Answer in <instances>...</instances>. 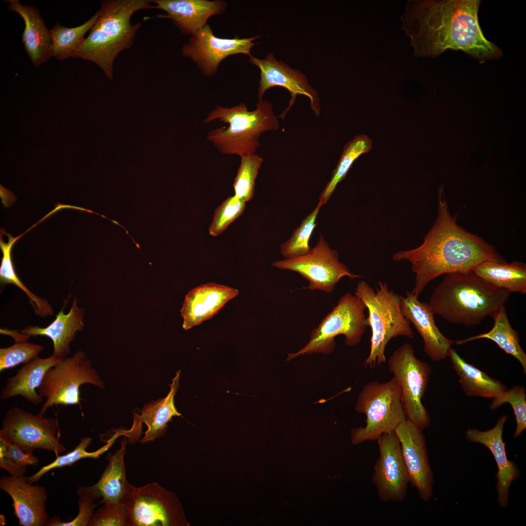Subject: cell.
I'll return each mask as SVG.
<instances>
[{
	"label": "cell",
	"instance_id": "obj_5",
	"mask_svg": "<svg viewBox=\"0 0 526 526\" xmlns=\"http://www.w3.org/2000/svg\"><path fill=\"white\" fill-rule=\"evenodd\" d=\"M216 120L228 126L209 131L207 139L221 153L240 157L255 154L260 146L259 139L262 134L279 128L272 104L263 99L259 100L256 109L252 111H248L244 103L231 108L218 105L208 113L203 122Z\"/></svg>",
	"mask_w": 526,
	"mask_h": 526
},
{
	"label": "cell",
	"instance_id": "obj_26",
	"mask_svg": "<svg viewBox=\"0 0 526 526\" xmlns=\"http://www.w3.org/2000/svg\"><path fill=\"white\" fill-rule=\"evenodd\" d=\"M65 305L48 326H29L21 330L22 334L29 337L42 336L49 338L53 343L52 355L60 358L70 354L71 343L75 338L76 333L84 326V310L78 307L76 298H74L70 310L67 314L63 311Z\"/></svg>",
	"mask_w": 526,
	"mask_h": 526
},
{
	"label": "cell",
	"instance_id": "obj_4",
	"mask_svg": "<svg viewBox=\"0 0 526 526\" xmlns=\"http://www.w3.org/2000/svg\"><path fill=\"white\" fill-rule=\"evenodd\" d=\"M149 0H105L101 2L98 18L72 57L91 61L112 80L113 64L121 52L130 49L141 23L132 24L137 11L154 8Z\"/></svg>",
	"mask_w": 526,
	"mask_h": 526
},
{
	"label": "cell",
	"instance_id": "obj_33",
	"mask_svg": "<svg viewBox=\"0 0 526 526\" xmlns=\"http://www.w3.org/2000/svg\"><path fill=\"white\" fill-rule=\"evenodd\" d=\"M98 16L96 13L87 21L77 27L69 28L57 23L50 30L52 55L58 60L72 57L79 47L86 33L91 29Z\"/></svg>",
	"mask_w": 526,
	"mask_h": 526
},
{
	"label": "cell",
	"instance_id": "obj_40",
	"mask_svg": "<svg viewBox=\"0 0 526 526\" xmlns=\"http://www.w3.org/2000/svg\"><path fill=\"white\" fill-rule=\"evenodd\" d=\"M89 526H132L127 505L118 503L103 504L90 519Z\"/></svg>",
	"mask_w": 526,
	"mask_h": 526
},
{
	"label": "cell",
	"instance_id": "obj_10",
	"mask_svg": "<svg viewBox=\"0 0 526 526\" xmlns=\"http://www.w3.org/2000/svg\"><path fill=\"white\" fill-rule=\"evenodd\" d=\"M388 367L400 389L401 399L407 419L422 430L431 423L422 399L431 374L429 365L415 355L412 345L404 343L392 354Z\"/></svg>",
	"mask_w": 526,
	"mask_h": 526
},
{
	"label": "cell",
	"instance_id": "obj_28",
	"mask_svg": "<svg viewBox=\"0 0 526 526\" xmlns=\"http://www.w3.org/2000/svg\"><path fill=\"white\" fill-rule=\"evenodd\" d=\"M448 357L459 377L462 388L467 395L493 399L507 390L501 382L466 361L454 349H450Z\"/></svg>",
	"mask_w": 526,
	"mask_h": 526
},
{
	"label": "cell",
	"instance_id": "obj_31",
	"mask_svg": "<svg viewBox=\"0 0 526 526\" xmlns=\"http://www.w3.org/2000/svg\"><path fill=\"white\" fill-rule=\"evenodd\" d=\"M4 233L8 238L7 243L3 241L1 235L0 237V249L2 258L0 265V282L3 287L11 283L16 285L22 290L29 299V303L33 306L35 313L41 317L51 316L54 314L53 307L45 299L37 296L31 292L20 280L17 275L11 256L12 248L16 242L21 237H14L10 233Z\"/></svg>",
	"mask_w": 526,
	"mask_h": 526
},
{
	"label": "cell",
	"instance_id": "obj_23",
	"mask_svg": "<svg viewBox=\"0 0 526 526\" xmlns=\"http://www.w3.org/2000/svg\"><path fill=\"white\" fill-rule=\"evenodd\" d=\"M238 294L237 289L214 282L192 289L187 294L181 309L183 328L188 330L211 319Z\"/></svg>",
	"mask_w": 526,
	"mask_h": 526
},
{
	"label": "cell",
	"instance_id": "obj_3",
	"mask_svg": "<svg viewBox=\"0 0 526 526\" xmlns=\"http://www.w3.org/2000/svg\"><path fill=\"white\" fill-rule=\"evenodd\" d=\"M509 293L476 275L472 270L445 274L428 303L433 313L448 321L466 326L493 317L505 306Z\"/></svg>",
	"mask_w": 526,
	"mask_h": 526
},
{
	"label": "cell",
	"instance_id": "obj_37",
	"mask_svg": "<svg viewBox=\"0 0 526 526\" xmlns=\"http://www.w3.org/2000/svg\"><path fill=\"white\" fill-rule=\"evenodd\" d=\"M42 346L25 340H17L11 346L0 349V372L23 365L38 357Z\"/></svg>",
	"mask_w": 526,
	"mask_h": 526
},
{
	"label": "cell",
	"instance_id": "obj_6",
	"mask_svg": "<svg viewBox=\"0 0 526 526\" xmlns=\"http://www.w3.org/2000/svg\"><path fill=\"white\" fill-rule=\"evenodd\" d=\"M355 295L361 300L368 311L371 337L365 365L373 368L386 362L385 348L390 340L399 336L413 338L414 333L402 312L400 296L389 290L386 282H378L375 291L366 281H360Z\"/></svg>",
	"mask_w": 526,
	"mask_h": 526
},
{
	"label": "cell",
	"instance_id": "obj_11",
	"mask_svg": "<svg viewBox=\"0 0 526 526\" xmlns=\"http://www.w3.org/2000/svg\"><path fill=\"white\" fill-rule=\"evenodd\" d=\"M272 265L299 273L309 282L306 289L326 293L333 292L342 277H348L350 279L361 277L351 272L339 261L338 252L330 247L321 234L316 245L308 254L275 261Z\"/></svg>",
	"mask_w": 526,
	"mask_h": 526
},
{
	"label": "cell",
	"instance_id": "obj_2",
	"mask_svg": "<svg viewBox=\"0 0 526 526\" xmlns=\"http://www.w3.org/2000/svg\"><path fill=\"white\" fill-rule=\"evenodd\" d=\"M393 259L411 263L415 275L411 293L417 297L430 282L442 275L472 270L486 261H504L491 245L456 224L442 185L438 188L436 219L423 243L414 249L395 253Z\"/></svg>",
	"mask_w": 526,
	"mask_h": 526
},
{
	"label": "cell",
	"instance_id": "obj_19",
	"mask_svg": "<svg viewBox=\"0 0 526 526\" xmlns=\"http://www.w3.org/2000/svg\"><path fill=\"white\" fill-rule=\"evenodd\" d=\"M180 371L176 373L170 385V390L167 395L163 398L146 404L143 407L140 415L133 413V423L131 429L128 431L118 430L120 436L128 437V442L134 443L142 433V424L145 423L147 430L140 443L154 442L156 438L165 435L168 423L174 416H182L178 412L174 404V396L179 388Z\"/></svg>",
	"mask_w": 526,
	"mask_h": 526
},
{
	"label": "cell",
	"instance_id": "obj_1",
	"mask_svg": "<svg viewBox=\"0 0 526 526\" xmlns=\"http://www.w3.org/2000/svg\"><path fill=\"white\" fill-rule=\"evenodd\" d=\"M480 0H423L407 2L401 17L414 54L435 57L462 51L482 64L498 59L501 48L484 36L479 23Z\"/></svg>",
	"mask_w": 526,
	"mask_h": 526
},
{
	"label": "cell",
	"instance_id": "obj_20",
	"mask_svg": "<svg viewBox=\"0 0 526 526\" xmlns=\"http://www.w3.org/2000/svg\"><path fill=\"white\" fill-rule=\"evenodd\" d=\"M400 307L404 317L421 336L424 351L433 361L445 359L454 341L445 337L435 324L434 314L428 303L421 302L411 292L400 296Z\"/></svg>",
	"mask_w": 526,
	"mask_h": 526
},
{
	"label": "cell",
	"instance_id": "obj_22",
	"mask_svg": "<svg viewBox=\"0 0 526 526\" xmlns=\"http://www.w3.org/2000/svg\"><path fill=\"white\" fill-rule=\"evenodd\" d=\"M507 419L506 415L500 417L495 426L486 431L470 429L466 432L467 439L474 443H481L487 447L493 454L498 468L496 475L498 502L506 507L508 502L509 487L514 480L520 477V472L516 463L508 460L503 440L504 425Z\"/></svg>",
	"mask_w": 526,
	"mask_h": 526
},
{
	"label": "cell",
	"instance_id": "obj_29",
	"mask_svg": "<svg viewBox=\"0 0 526 526\" xmlns=\"http://www.w3.org/2000/svg\"><path fill=\"white\" fill-rule=\"evenodd\" d=\"M472 271L480 278L509 293H526V265L522 262L486 261Z\"/></svg>",
	"mask_w": 526,
	"mask_h": 526
},
{
	"label": "cell",
	"instance_id": "obj_42",
	"mask_svg": "<svg viewBox=\"0 0 526 526\" xmlns=\"http://www.w3.org/2000/svg\"><path fill=\"white\" fill-rule=\"evenodd\" d=\"M8 442L0 436V467L7 470L10 475L21 477L24 476L27 467L19 465L13 461L8 452Z\"/></svg>",
	"mask_w": 526,
	"mask_h": 526
},
{
	"label": "cell",
	"instance_id": "obj_12",
	"mask_svg": "<svg viewBox=\"0 0 526 526\" xmlns=\"http://www.w3.org/2000/svg\"><path fill=\"white\" fill-rule=\"evenodd\" d=\"M37 415L15 406L9 410L2 420L0 436L19 446L24 451L33 453L36 449L53 451L57 456L66 449L56 435L59 431L57 419Z\"/></svg>",
	"mask_w": 526,
	"mask_h": 526
},
{
	"label": "cell",
	"instance_id": "obj_32",
	"mask_svg": "<svg viewBox=\"0 0 526 526\" xmlns=\"http://www.w3.org/2000/svg\"><path fill=\"white\" fill-rule=\"evenodd\" d=\"M372 145V140L365 134L357 135L345 144L331 178L319 196V203L323 205L327 202L338 184L346 177L355 161L362 154L368 152Z\"/></svg>",
	"mask_w": 526,
	"mask_h": 526
},
{
	"label": "cell",
	"instance_id": "obj_17",
	"mask_svg": "<svg viewBox=\"0 0 526 526\" xmlns=\"http://www.w3.org/2000/svg\"><path fill=\"white\" fill-rule=\"evenodd\" d=\"M128 443L126 437L121 441L120 448L113 453L108 452V465L99 480L90 486H79L77 489L79 497L94 501L102 499L98 504L118 503L128 505L135 487L127 480L124 457Z\"/></svg>",
	"mask_w": 526,
	"mask_h": 526
},
{
	"label": "cell",
	"instance_id": "obj_39",
	"mask_svg": "<svg viewBox=\"0 0 526 526\" xmlns=\"http://www.w3.org/2000/svg\"><path fill=\"white\" fill-rule=\"evenodd\" d=\"M246 202L235 195L228 197L215 209L209 227V233L213 236L222 234L227 227L244 211Z\"/></svg>",
	"mask_w": 526,
	"mask_h": 526
},
{
	"label": "cell",
	"instance_id": "obj_36",
	"mask_svg": "<svg viewBox=\"0 0 526 526\" xmlns=\"http://www.w3.org/2000/svg\"><path fill=\"white\" fill-rule=\"evenodd\" d=\"M263 162L257 154L241 157V162L233 187L235 196L246 202L253 197L255 180Z\"/></svg>",
	"mask_w": 526,
	"mask_h": 526
},
{
	"label": "cell",
	"instance_id": "obj_27",
	"mask_svg": "<svg viewBox=\"0 0 526 526\" xmlns=\"http://www.w3.org/2000/svg\"><path fill=\"white\" fill-rule=\"evenodd\" d=\"M61 359L52 355L46 358L38 357L24 364L15 376L7 379L1 390L0 400H6L21 395L32 404H40L43 398L37 393L36 389L41 385L47 371Z\"/></svg>",
	"mask_w": 526,
	"mask_h": 526
},
{
	"label": "cell",
	"instance_id": "obj_14",
	"mask_svg": "<svg viewBox=\"0 0 526 526\" xmlns=\"http://www.w3.org/2000/svg\"><path fill=\"white\" fill-rule=\"evenodd\" d=\"M249 61L260 70L258 89L259 100L262 99L264 93L273 87L285 88L290 93L291 98L288 106L277 116L278 118H284L299 94L309 98L314 114L318 117L320 116L321 104L319 93L309 83L305 74L299 70L292 68L282 60H277L272 53H268L264 59L250 56Z\"/></svg>",
	"mask_w": 526,
	"mask_h": 526
},
{
	"label": "cell",
	"instance_id": "obj_13",
	"mask_svg": "<svg viewBox=\"0 0 526 526\" xmlns=\"http://www.w3.org/2000/svg\"><path fill=\"white\" fill-rule=\"evenodd\" d=\"M379 456L372 476L379 500L383 502L400 503L405 499L409 474L399 440L394 432L384 433L377 440Z\"/></svg>",
	"mask_w": 526,
	"mask_h": 526
},
{
	"label": "cell",
	"instance_id": "obj_38",
	"mask_svg": "<svg viewBox=\"0 0 526 526\" xmlns=\"http://www.w3.org/2000/svg\"><path fill=\"white\" fill-rule=\"evenodd\" d=\"M509 403L513 408L516 426L514 438L520 436L526 428V389L521 386H515L507 390L499 396L493 398L490 405L494 410L504 404Z\"/></svg>",
	"mask_w": 526,
	"mask_h": 526
},
{
	"label": "cell",
	"instance_id": "obj_41",
	"mask_svg": "<svg viewBox=\"0 0 526 526\" xmlns=\"http://www.w3.org/2000/svg\"><path fill=\"white\" fill-rule=\"evenodd\" d=\"M79 511L77 515L69 522H61L59 517L54 516L47 524V526H86L94 514V509L96 506L94 501L79 497L78 500Z\"/></svg>",
	"mask_w": 526,
	"mask_h": 526
},
{
	"label": "cell",
	"instance_id": "obj_16",
	"mask_svg": "<svg viewBox=\"0 0 526 526\" xmlns=\"http://www.w3.org/2000/svg\"><path fill=\"white\" fill-rule=\"evenodd\" d=\"M394 432L400 442L410 483L421 499L429 501L432 495L434 479L423 430L406 419L397 427Z\"/></svg>",
	"mask_w": 526,
	"mask_h": 526
},
{
	"label": "cell",
	"instance_id": "obj_18",
	"mask_svg": "<svg viewBox=\"0 0 526 526\" xmlns=\"http://www.w3.org/2000/svg\"><path fill=\"white\" fill-rule=\"evenodd\" d=\"M0 488L12 499L14 514L20 526H46L49 516L46 510L47 492L44 487L28 484L24 476L10 475L0 478Z\"/></svg>",
	"mask_w": 526,
	"mask_h": 526
},
{
	"label": "cell",
	"instance_id": "obj_15",
	"mask_svg": "<svg viewBox=\"0 0 526 526\" xmlns=\"http://www.w3.org/2000/svg\"><path fill=\"white\" fill-rule=\"evenodd\" d=\"M259 37L219 38L206 24L183 46L182 54L195 62L204 74L210 75L216 72L219 63L228 56L241 53L250 56L251 48L255 44L252 41Z\"/></svg>",
	"mask_w": 526,
	"mask_h": 526
},
{
	"label": "cell",
	"instance_id": "obj_9",
	"mask_svg": "<svg viewBox=\"0 0 526 526\" xmlns=\"http://www.w3.org/2000/svg\"><path fill=\"white\" fill-rule=\"evenodd\" d=\"M86 383L105 387L85 353L78 350L61 358L47 371L38 388L39 394L46 398L40 412L44 414L48 408L59 405L81 406L80 388Z\"/></svg>",
	"mask_w": 526,
	"mask_h": 526
},
{
	"label": "cell",
	"instance_id": "obj_35",
	"mask_svg": "<svg viewBox=\"0 0 526 526\" xmlns=\"http://www.w3.org/2000/svg\"><path fill=\"white\" fill-rule=\"evenodd\" d=\"M322 205L318 203L316 207L302 220L290 238L280 245L281 253L285 259L301 256L311 250L309 240L317 226V216Z\"/></svg>",
	"mask_w": 526,
	"mask_h": 526
},
{
	"label": "cell",
	"instance_id": "obj_25",
	"mask_svg": "<svg viewBox=\"0 0 526 526\" xmlns=\"http://www.w3.org/2000/svg\"><path fill=\"white\" fill-rule=\"evenodd\" d=\"M9 10L18 14L24 22L22 41L33 65L38 67L53 56L50 30L35 6L21 4L18 0H7Z\"/></svg>",
	"mask_w": 526,
	"mask_h": 526
},
{
	"label": "cell",
	"instance_id": "obj_8",
	"mask_svg": "<svg viewBox=\"0 0 526 526\" xmlns=\"http://www.w3.org/2000/svg\"><path fill=\"white\" fill-rule=\"evenodd\" d=\"M366 306L361 300L349 292L338 300L334 307L311 334L310 340L299 351L289 354L287 360L313 353L329 354L335 349V338L343 335L349 346L358 344L366 328L369 326L365 311Z\"/></svg>",
	"mask_w": 526,
	"mask_h": 526
},
{
	"label": "cell",
	"instance_id": "obj_7",
	"mask_svg": "<svg viewBox=\"0 0 526 526\" xmlns=\"http://www.w3.org/2000/svg\"><path fill=\"white\" fill-rule=\"evenodd\" d=\"M355 410L364 414L366 420L365 426L352 430L354 445L377 440L381 435L394 432L407 419L400 387L394 377L385 382L366 384L358 395Z\"/></svg>",
	"mask_w": 526,
	"mask_h": 526
},
{
	"label": "cell",
	"instance_id": "obj_43",
	"mask_svg": "<svg viewBox=\"0 0 526 526\" xmlns=\"http://www.w3.org/2000/svg\"><path fill=\"white\" fill-rule=\"evenodd\" d=\"M7 450L10 457L16 464L21 466H38L39 462L38 458L33 453L24 451L18 445L8 441Z\"/></svg>",
	"mask_w": 526,
	"mask_h": 526
},
{
	"label": "cell",
	"instance_id": "obj_34",
	"mask_svg": "<svg viewBox=\"0 0 526 526\" xmlns=\"http://www.w3.org/2000/svg\"><path fill=\"white\" fill-rule=\"evenodd\" d=\"M119 436L118 433L116 432V433L108 441L106 445L93 452L86 451V449L92 442V438L90 437L81 438L79 443L74 450L65 455L56 456L55 460L42 467L34 475L26 476L27 482L32 485L34 483L38 482L44 474L51 470L65 466H72L74 463L81 459L99 458L101 455L105 452L112 446Z\"/></svg>",
	"mask_w": 526,
	"mask_h": 526
},
{
	"label": "cell",
	"instance_id": "obj_21",
	"mask_svg": "<svg viewBox=\"0 0 526 526\" xmlns=\"http://www.w3.org/2000/svg\"><path fill=\"white\" fill-rule=\"evenodd\" d=\"M171 494L155 482L135 488L129 503L132 526H167L173 521Z\"/></svg>",
	"mask_w": 526,
	"mask_h": 526
},
{
	"label": "cell",
	"instance_id": "obj_24",
	"mask_svg": "<svg viewBox=\"0 0 526 526\" xmlns=\"http://www.w3.org/2000/svg\"><path fill=\"white\" fill-rule=\"evenodd\" d=\"M154 8L165 11L162 17L170 19L183 33L195 35L208 19L221 14L225 8L222 1L206 0H154Z\"/></svg>",
	"mask_w": 526,
	"mask_h": 526
},
{
	"label": "cell",
	"instance_id": "obj_30",
	"mask_svg": "<svg viewBox=\"0 0 526 526\" xmlns=\"http://www.w3.org/2000/svg\"><path fill=\"white\" fill-rule=\"evenodd\" d=\"M494 324L488 332L456 341L457 345L481 338L494 341L506 353L513 356L521 364L526 373V354L522 348L517 332L511 327L505 306H504L493 317Z\"/></svg>",
	"mask_w": 526,
	"mask_h": 526
}]
</instances>
